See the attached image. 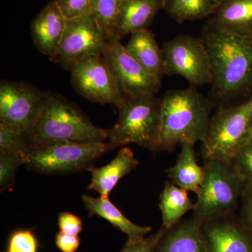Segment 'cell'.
I'll return each instance as SVG.
<instances>
[{"label":"cell","instance_id":"cell-25","mask_svg":"<svg viewBox=\"0 0 252 252\" xmlns=\"http://www.w3.org/2000/svg\"><path fill=\"white\" fill-rule=\"evenodd\" d=\"M25 154L14 152L0 153V190L4 191L16 183V170L25 164Z\"/></svg>","mask_w":252,"mask_h":252},{"label":"cell","instance_id":"cell-14","mask_svg":"<svg viewBox=\"0 0 252 252\" xmlns=\"http://www.w3.org/2000/svg\"><path fill=\"white\" fill-rule=\"evenodd\" d=\"M67 23V18L53 0L39 11L31 23V36L34 45L51 61L59 51Z\"/></svg>","mask_w":252,"mask_h":252},{"label":"cell","instance_id":"cell-33","mask_svg":"<svg viewBox=\"0 0 252 252\" xmlns=\"http://www.w3.org/2000/svg\"><path fill=\"white\" fill-rule=\"evenodd\" d=\"M241 211L242 222L252 231V188L245 190Z\"/></svg>","mask_w":252,"mask_h":252},{"label":"cell","instance_id":"cell-5","mask_svg":"<svg viewBox=\"0 0 252 252\" xmlns=\"http://www.w3.org/2000/svg\"><path fill=\"white\" fill-rule=\"evenodd\" d=\"M161 116L162 99L155 95L126 97L117 122L107 129L109 141L119 147L133 143L158 152Z\"/></svg>","mask_w":252,"mask_h":252},{"label":"cell","instance_id":"cell-9","mask_svg":"<svg viewBox=\"0 0 252 252\" xmlns=\"http://www.w3.org/2000/svg\"><path fill=\"white\" fill-rule=\"evenodd\" d=\"M44 93L26 83L1 80L0 126L22 134L29 140L40 115Z\"/></svg>","mask_w":252,"mask_h":252},{"label":"cell","instance_id":"cell-20","mask_svg":"<svg viewBox=\"0 0 252 252\" xmlns=\"http://www.w3.org/2000/svg\"><path fill=\"white\" fill-rule=\"evenodd\" d=\"M125 47L147 70L162 81L165 74V60L153 32L145 29L132 33Z\"/></svg>","mask_w":252,"mask_h":252},{"label":"cell","instance_id":"cell-4","mask_svg":"<svg viewBox=\"0 0 252 252\" xmlns=\"http://www.w3.org/2000/svg\"><path fill=\"white\" fill-rule=\"evenodd\" d=\"M204 177L194 203L193 219L200 224L232 215L245 187L231 160L205 159Z\"/></svg>","mask_w":252,"mask_h":252},{"label":"cell","instance_id":"cell-21","mask_svg":"<svg viewBox=\"0 0 252 252\" xmlns=\"http://www.w3.org/2000/svg\"><path fill=\"white\" fill-rule=\"evenodd\" d=\"M194 145L189 142L181 144L180 153L176 163L166 172L172 183L197 195L203 182L204 170L197 161Z\"/></svg>","mask_w":252,"mask_h":252},{"label":"cell","instance_id":"cell-11","mask_svg":"<svg viewBox=\"0 0 252 252\" xmlns=\"http://www.w3.org/2000/svg\"><path fill=\"white\" fill-rule=\"evenodd\" d=\"M107 37L91 14L67 19L59 51L52 61L70 71L81 60L102 55Z\"/></svg>","mask_w":252,"mask_h":252},{"label":"cell","instance_id":"cell-12","mask_svg":"<svg viewBox=\"0 0 252 252\" xmlns=\"http://www.w3.org/2000/svg\"><path fill=\"white\" fill-rule=\"evenodd\" d=\"M70 72L74 90L91 102L113 104L119 109L125 101L102 55L81 60Z\"/></svg>","mask_w":252,"mask_h":252},{"label":"cell","instance_id":"cell-24","mask_svg":"<svg viewBox=\"0 0 252 252\" xmlns=\"http://www.w3.org/2000/svg\"><path fill=\"white\" fill-rule=\"evenodd\" d=\"M125 0H92L91 14L107 36L116 35L118 17Z\"/></svg>","mask_w":252,"mask_h":252},{"label":"cell","instance_id":"cell-26","mask_svg":"<svg viewBox=\"0 0 252 252\" xmlns=\"http://www.w3.org/2000/svg\"><path fill=\"white\" fill-rule=\"evenodd\" d=\"M39 242L29 229H17L10 234L4 252H38Z\"/></svg>","mask_w":252,"mask_h":252},{"label":"cell","instance_id":"cell-29","mask_svg":"<svg viewBox=\"0 0 252 252\" xmlns=\"http://www.w3.org/2000/svg\"><path fill=\"white\" fill-rule=\"evenodd\" d=\"M67 19L91 14L92 0H54Z\"/></svg>","mask_w":252,"mask_h":252},{"label":"cell","instance_id":"cell-15","mask_svg":"<svg viewBox=\"0 0 252 252\" xmlns=\"http://www.w3.org/2000/svg\"><path fill=\"white\" fill-rule=\"evenodd\" d=\"M207 25L228 34L252 38V0H221Z\"/></svg>","mask_w":252,"mask_h":252},{"label":"cell","instance_id":"cell-28","mask_svg":"<svg viewBox=\"0 0 252 252\" xmlns=\"http://www.w3.org/2000/svg\"><path fill=\"white\" fill-rule=\"evenodd\" d=\"M29 149L26 136L0 126V153L14 152L26 155Z\"/></svg>","mask_w":252,"mask_h":252},{"label":"cell","instance_id":"cell-3","mask_svg":"<svg viewBox=\"0 0 252 252\" xmlns=\"http://www.w3.org/2000/svg\"><path fill=\"white\" fill-rule=\"evenodd\" d=\"M107 138V129L96 127L61 94L46 91L40 115L28 141L31 148L60 142L100 143Z\"/></svg>","mask_w":252,"mask_h":252},{"label":"cell","instance_id":"cell-17","mask_svg":"<svg viewBox=\"0 0 252 252\" xmlns=\"http://www.w3.org/2000/svg\"><path fill=\"white\" fill-rule=\"evenodd\" d=\"M154 252H207L201 224L192 218L165 229Z\"/></svg>","mask_w":252,"mask_h":252},{"label":"cell","instance_id":"cell-2","mask_svg":"<svg viewBox=\"0 0 252 252\" xmlns=\"http://www.w3.org/2000/svg\"><path fill=\"white\" fill-rule=\"evenodd\" d=\"M158 152H173L178 144L202 143L210 126L212 105L195 87L167 91L162 97Z\"/></svg>","mask_w":252,"mask_h":252},{"label":"cell","instance_id":"cell-30","mask_svg":"<svg viewBox=\"0 0 252 252\" xmlns=\"http://www.w3.org/2000/svg\"><path fill=\"white\" fill-rule=\"evenodd\" d=\"M165 228L161 226L157 233L146 237L144 240L138 242H128L126 243L120 252H154L159 239L163 234Z\"/></svg>","mask_w":252,"mask_h":252},{"label":"cell","instance_id":"cell-19","mask_svg":"<svg viewBox=\"0 0 252 252\" xmlns=\"http://www.w3.org/2000/svg\"><path fill=\"white\" fill-rule=\"evenodd\" d=\"M82 200L89 212V216L97 215L108 220L114 227L127 235L128 242L141 241L152 231L151 227L137 225L129 220L109 198L102 196L94 198L84 194Z\"/></svg>","mask_w":252,"mask_h":252},{"label":"cell","instance_id":"cell-6","mask_svg":"<svg viewBox=\"0 0 252 252\" xmlns=\"http://www.w3.org/2000/svg\"><path fill=\"white\" fill-rule=\"evenodd\" d=\"M252 140V95L236 105H220L202 144L205 159L232 160Z\"/></svg>","mask_w":252,"mask_h":252},{"label":"cell","instance_id":"cell-16","mask_svg":"<svg viewBox=\"0 0 252 252\" xmlns=\"http://www.w3.org/2000/svg\"><path fill=\"white\" fill-rule=\"evenodd\" d=\"M138 165V160L135 158L133 152L129 147H123L107 165L91 167L89 172L92 178L88 189L97 192L100 196L109 198L118 182Z\"/></svg>","mask_w":252,"mask_h":252},{"label":"cell","instance_id":"cell-31","mask_svg":"<svg viewBox=\"0 0 252 252\" xmlns=\"http://www.w3.org/2000/svg\"><path fill=\"white\" fill-rule=\"evenodd\" d=\"M58 223L60 231L70 235L78 236L83 230L82 220L71 212H61Z\"/></svg>","mask_w":252,"mask_h":252},{"label":"cell","instance_id":"cell-22","mask_svg":"<svg viewBox=\"0 0 252 252\" xmlns=\"http://www.w3.org/2000/svg\"><path fill=\"white\" fill-rule=\"evenodd\" d=\"M162 215V226L169 229L182 220L187 212L193 210L194 204L188 191L167 181L160 195L159 203Z\"/></svg>","mask_w":252,"mask_h":252},{"label":"cell","instance_id":"cell-18","mask_svg":"<svg viewBox=\"0 0 252 252\" xmlns=\"http://www.w3.org/2000/svg\"><path fill=\"white\" fill-rule=\"evenodd\" d=\"M165 0H125L118 17L116 36L124 39L137 31L149 29Z\"/></svg>","mask_w":252,"mask_h":252},{"label":"cell","instance_id":"cell-23","mask_svg":"<svg viewBox=\"0 0 252 252\" xmlns=\"http://www.w3.org/2000/svg\"><path fill=\"white\" fill-rule=\"evenodd\" d=\"M221 0H165L163 10L178 23L211 17Z\"/></svg>","mask_w":252,"mask_h":252},{"label":"cell","instance_id":"cell-32","mask_svg":"<svg viewBox=\"0 0 252 252\" xmlns=\"http://www.w3.org/2000/svg\"><path fill=\"white\" fill-rule=\"evenodd\" d=\"M81 240L79 236L65 234L59 232L56 235V246L62 252H76L80 245Z\"/></svg>","mask_w":252,"mask_h":252},{"label":"cell","instance_id":"cell-7","mask_svg":"<svg viewBox=\"0 0 252 252\" xmlns=\"http://www.w3.org/2000/svg\"><path fill=\"white\" fill-rule=\"evenodd\" d=\"M119 147L114 142L81 144L60 142L31 147L26 155L29 170L44 175H62L89 170L103 154Z\"/></svg>","mask_w":252,"mask_h":252},{"label":"cell","instance_id":"cell-13","mask_svg":"<svg viewBox=\"0 0 252 252\" xmlns=\"http://www.w3.org/2000/svg\"><path fill=\"white\" fill-rule=\"evenodd\" d=\"M207 252H252V231L233 214L201 224Z\"/></svg>","mask_w":252,"mask_h":252},{"label":"cell","instance_id":"cell-27","mask_svg":"<svg viewBox=\"0 0 252 252\" xmlns=\"http://www.w3.org/2000/svg\"><path fill=\"white\" fill-rule=\"evenodd\" d=\"M235 171L243 181L245 190L252 188V140L231 160Z\"/></svg>","mask_w":252,"mask_h":252},{"label":"cell","instance_id":"cell-8","mask_svg":"<svg viewBox=\"0 0 252 252\" xmlns=\"http://www.w3.org/2000/svg\"><path fill=\"white\" fill-rule=\"evenodd\" d=\"M165 74L185 78L192 87L211 85L210 56L203 38L181 34L164 43Z\"/></svg>","mask_w":252,"mask_h":252},{"label":"cell","instance_id":"cell-10","mask_svg":"<svg viewBox=\"0 0 252 252\" xmlns=\"http://www.w3.org/2000/svg\"><path fill=\"white\" fill-rule=\"evenodd\" d=\"M102 55L124 97L155 95L160 89L161 81L131 56L117 36L107 37Z\"/></svg>","mask_w":252,"mask_h":252},{"label":"cell","instance_id":"cell-1","mask_svg":"<svg viewBox=\"0 0 252 252\" xmlns=\"http://www.w3.org/2000/svg\"><path fill=\"white\" fill-rule=\"evenodd\" d=\"M211 64L212 106L227 105L252 89V38L228 34L205 25L202 33Z\"/></svg>","mask_w":252,"mask_h":252}]
</instances>
